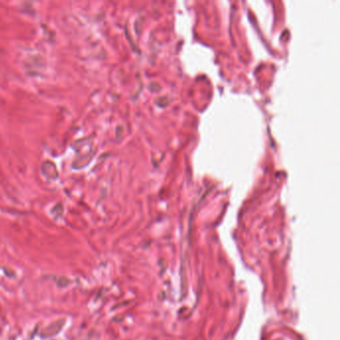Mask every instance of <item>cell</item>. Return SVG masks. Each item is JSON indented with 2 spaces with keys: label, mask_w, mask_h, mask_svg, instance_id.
<instances>
[{
  "label": "cell",
  "mask_w": 340,
  "mask_h": 340,
  "mask_svg": "<svg viewBox=\"0 0 340 340\" xmlns=\"http://www.w3.org/2000/svg\"><path fill=\"white\" fill-rule=\"evenodd\" d=\"M63 324H64V320L63 319H61L59 321H56V322H53L49 327L46 329L44 336H53V335H55L63 327Z\"/></svg>",
  "instance_id": "1"
}]
</instances>
